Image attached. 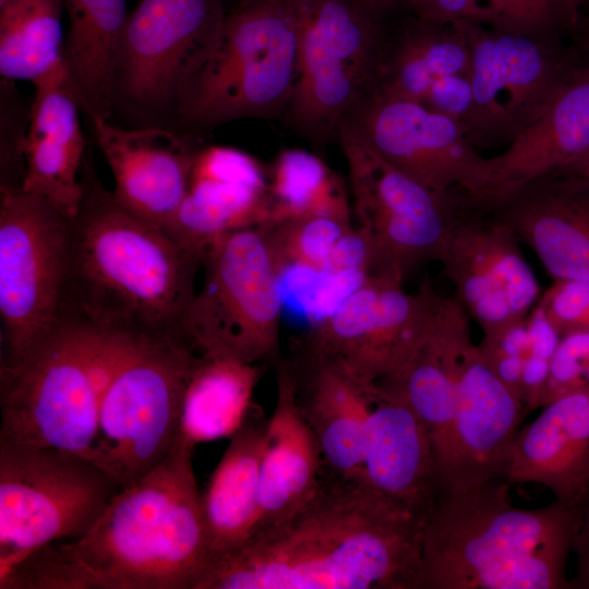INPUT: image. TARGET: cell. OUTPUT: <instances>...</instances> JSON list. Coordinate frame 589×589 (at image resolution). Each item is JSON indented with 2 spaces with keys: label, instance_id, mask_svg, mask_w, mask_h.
I'll list each match as a JSON object with an SVG mask.
<instances>
[{
  "label": "cell",
  "instance_id": "1",
  "mask_svg": "<svg viewBox=\"0 0 589 589\" xmlns=\"http://www.w3.org/2000/svg\"><path fill=\"white\" fill-rule=\"evenodd\" d=\"M424 521L321 476L303 508L215 560L194 589H420Z\"/></svg>",
  "mask_w": 589,
  "mask_h": 589
},
{
  "label": "cell",
  "instance_id": "2",
  "mask_svg": "<svg viewBox=\"0 0 589 589\" xmlns=\"http://www.w3.org/2000/svg\"><path fill=\"white\" fill-rule=\"evenodd\" d=\"M193 449L179 440L87 533L33 552L0 575V588L194 589L211 552Z\"/></svg>",
  "mask_w": 589,
  "mask_h": 589
},
{
  "label": "cell",
  "instance_id": "3",
  "mask_svg": "<svg viewBox=\"0 0 589 589\" xmlns=\"http://www.w3.org/2000/svg\"><path fill=\"white\" fill-rule=\"evenodd\" d=\"M80 179L82 197L68 221L60 317L132 337L188 338L183 321L202 255L120 205L88 156Z\"/></svg>",
  "mask_w": 589,
  "mask_h": 589
},
{
  "label": "cell",
  "instance_id": "4",
  "mask_svg": "<svg viewBox=\"0 0 589 589\" xmlns=\"http://www.w3.org/2000/svg\"><path fill=\"white\" fill-rule=\"evenodd\" d=\"M504 478L443 490L425 518L420 589H567L580 506H513Z\"/></svg>",
  "mask_w": 589,
  "mask_h": 589
},
{
  "label": "cell",
  "instance_id": "5",
  "mask_svg": "<svg viewBox=\"0 0 589 589\" xmlns=\"http://www.w3.org/2000/svg\"><path fill=\"white\" fill-rule=\"evenodd\" d=\"M134 337L61 317L1 363V444L52 447L92 460L105 390Z\"/></svg>",
  "mask_w": 589,
  "mask_h": 589
},
{
  "label": "cell",
  "instance_id": "6",
  "mask_svg": "<svg viewBox=\"0 0 589 589\" xmlns=\"http://www.w3.org/2000/svg\"><path fill=\"white\" fill-rule=\"evenodd\" d=\"M292 0H245L226 14L217 43L187 87L176 117L208 128L286 112L297 76Z\"/></svg>",
  "mask_w": 589,
  "mask_h": 589
},
{
  "label": "cell",
  "instance_id": "7",
  "mask_svg": "<svg viewBox=\"0 0 589 589\" xmlns=\"http://www.w3.org/2000/svg\"><path fill=\"white\" fill-rule=\"evenodd\" d=\"M203 353L185 337H134L103 396L92 461L129 488L179 441L184 393Z\"/></svg>",
  "mask_w": 589,
  "mask_h": 589
},
{
  "label": "cell",
  "instance_id": "8",
  "mask_svg": "<svg viewBox=\"0 0 589 589\" xmlns=\"http://www.w3.org/2000/svg\"><path fill=\"white\" fill-rule=\"evenodd\" d=\"M203 283L183 329L203 354L257 364L277 358L283 263L266 226L225 233L204 250Z\"/></svg>",
  "mask_w": 589,
  "mask_h": 589
},
{
  "label": "cell",
  "instance_id": "9",
  "mask_svg": "<svg viewBox=\"0 0 589 589\" xmlns=\"http://www.w3.org/2000/svg\"><path fill=\"white\" fill-rule=\"evenodd\" d=\"M121 490L82 456L0 443V574L47 544L83 537Z\"/></svg>",
  "mask_w": 589,
  "mask_h": 589
},
{
  "label": "cell",
  "instance_id": "10",
  "mask_svg": "<svg viewBox=\"0 0 589 589\" xmlns=\"http://www.w3.org/2000/svg\"><path fill=\"white\" fill-rule=\"evenodd\" d=\"M470 55L472 106L464 131L474 147L508 146L549 108L586 61L563 36L453 22Z\"/></svg>",
  "mask_w": 589,
  "mask_h": 589
},
{
  "label": "cell",
  "instance_id": "11",
  "mask_svg": "<svg viewBox=\"0 0 589 589\" xmlns=\"http://www.w3.org/2000/svg\"><path fill=\"white\" fill-rule=\"evenodd\" d=\"M345 156L357 227L373 255V276L399 283L440 260L460 191L436 192L382 159L347 121L337 134Z\"/></svg>",
  "mask_w": 589,
  "mask_h": 589
},
{
  "label": "cell",
  "instance_id": "12",
  "mask_svg": "<svg viewBox=\"0 0 589 589\" xmlns=\"http://www.w3.org/2000/svg\"><path fill=\"white\" fill-rule=\"evenodd\" d=\"M292 1L297 76L286 112L302 134L327 140L365 95L384 26L353 0Z\"/></svg>",
  "mask_w": 589,
  "mask_h": 589
},
{
  "label": "cell",
  "instance_id": "13",
  "mask_svg": "<svg viewBox=\"0 0 589 589\" xmlns=\"http://www.w3.org/2000/svg\"><path fill=\"white\" fill-rule=\"evenodd\" d=\"M226 13L221 0H140L119 44L115 106L158 125L173 112L213 51Z\"/></svg>",
  "mask_w": 589,
  "mask_h": 589
},
{
  "label": "cell",
  "instance_id": "14",
  "mask_svg": "<svg viewBox=\"0 0 589 589\" xmlns=\"http://www.w3.org/2000/svg\"><path fill=\"white\" fill-rule=\"evenodd\" d=\"M0 192L1 363H7L59 321L69 217L21 188Z\"/></svg>",
  "mask_w": 589,
  "mask_h": 589
},
{
  "label": "cell",
  "instance_id": "15",
  "mask_svg": "<svg viewBox=\"0 0 589 589\" xmlns=\"http://www.w3.org/2000/svg\"><path fill=\"white\" fill-rule=\"evenodd\" d=\"M435 293L428 280L411 294L402 283L368 277L314 324L298 351L330 361L368 385L392 378L424 341Z\"/></svg>",
  "mask_w": 589,
  "mask_h": 589
},
{
  "label": "cell",
  "instance_id": "16",
  "mask_svg": "<svg viewBox=\"0 0 589 589\" xmlns=\"http://www.w3.org/2000/svg\"><path fill=\"white\" fill-rule=\"evenodd\" d=\"M519 242L486 197L460 192L438 262L483 336L522 320L541 294Z\"/></svg>",
  "mask_w": 589,
  "mask_h": 589
},
{
  "label": "cell",
  "instance_id": "17",
  "mask_svg": "<svg viewBox=\"0 0 589 589\" xmlns=\"http://www.w3.org/2000/svg\"><path fill=\"white\" fill-rule=\"evenodd\" d=\"M344 121L382 159L436 192L492 189L489 158L456 121L421 103L365 94Z\"/></svg>",
  "mask_w": 589,
  "mask_h": 589
},
{
  "label": "cell",
  "instance_id": "18",
  "mask_svg": "<svg viewBox=\"0 0 589 589\" xmlns=\"http://www.w3.org/2000/svg\"><path fill=\"white\" fill-rule=\"evenodd\" d=\"M553 279L589 281V182L564 168L483 195Z\"/></svg>",
  "mask_w": 589,
  "mask_h": 589
},
{
  "label": "cell",
  "instance_id": "19",
  "mask_svg": "<svg viewBox=\"0 0 589 589\" xmlns=\"http://www.w3.org/2000/svg\"><path fill=\"white\" fill-rule=\"evenodd\" d=\"M88 119L111 169L117 202L165 228L184 199L191 168L202 146L189 134L160 125L130 130L115 125L109 119Z\"/></svg>",
  "mask_w": 589,
  "mask_h": 589
},
{
  "label": "cell",
  "instance_id": "20",
  "mask_svg": "<svg viewBox=\"0 0 589 589\" xmlns=\"http://www.w3.org/2000/svg\"><path fill=\"white\" fill-rule=\"evenodd\" d=\"M526 414L521 400L492 372L478 346L470 344L461 359L450 459L441 491L504 478Z\"/></svg>",
  "mask_w": 589,
  "mask_h": 589
},
{
  "label": "cell",
  "instance_id": "21",
  "mask_svg": "<svg viewBox=\"0 0 589 589\" xmlns=\"http://www.w3.org/2000/svg\"><path fill=\"white\" fill-rule=\"evenodd\" d=\"M268 171L251 154L229 146H202L189 177L184 199L163 228L184 248L203 256L216 238L265 225Z\"/></svg>",
  "mask_w": 589,
  "mask_h": 589
},
{
  "label": "cell",
  "instance_id": "22",
  "mask_svg": "<svg viewBox=\"0 0 589 589\" xmlns=\"http://www.w3.org/2000/svg\"><path fill=\"white\" fill-rule=\"evenodd\" d=\"M361 482L424 519L441 491L422 421L402 396L380 384L366 425Z\"/></svg>",
  "mask_w": 589,
  "mask_h": 589
},
{
  "label": "cell",
  "instance_id": "23",
  "mask_svg": "<svg viewBox=\"0 0 589 589\" xmlns=\"http://www.w3.org/2000/svg\"><path fill=\"white\" fill-rule=\"evenodd\" d=\"M289 364L299 411L318 445L321 476L361 482L376 384H364L337 364L299 351Z\"/></svg>",
  "mask_w": 589,
  "mask_h": 589
},
{
  "label": "cell",
  "instance_id": "24",
  "mask_svg": "<svg viewBox=\"0 0 589 589\" xmlns=\"http://www.w3.org/2000/svg\"><path fill=\"white\" fill-rule=\"evenodd\" d=\"M35 96L22 141V190L48 200L71 218L82 197L80 173L85 139L79 97L64 63L33 83Z\"/></svg>",
  "mask_w": 589,
  "mask_h": 589
},
{
  "label": "cell",
  "instance_id": "25",
  "mask_svg": "<svg viewBox=\"0 0 589 589\" xmlns=\"http://www.w3.org/2000/svg\"><path fill=\"white\" fill-rule=\"evenodd\" d=\"M469 317L455 297L435 293L424 341L396 376L377 383L402 396L422 421L433 447L440 488L449 466L461 359L472 344Z\"/></svg>",
  "mask_w": 589,
  "mask_h": 589
},
{
  "label": "cell",
  "instance_id": "26",
  "mask_svg": "<svg viewBox=\"0 0 589 589\" xmlns=\"http://www.w3.org/2000/svg\"><path fill=\"white\" fill-rule=\"evenodd\" d=\"M519 429L504 479L538 483L554 500L580 506L589 491V386L558 397Z\"/></svg>",
  "mask_w": 589,
  "mask_h": 589
},
{
  "label": "cell",
  "instance_id": "27",
  "mask_svg": "<svg viewBox=\"0 0 589 589\" xmlns=\"http://www.w3.org/2000/svg\"><path fill=\"white\" fill-rule=\"evenodd\" d=\"M276 385L261 464L260 513L253 534L294 516L314 496L321 481L318 445L299 411L289 360L278 362Z\"/></svg>",
  "mask_w": 589,
  "mask_h": 589
},
{
  "label": "cell",
  "instance_id": "28",
  "mask_svg": "<svg viewBox=\"0 0 589 589\" xmlns=\"http://www.w3.org/2000/svg\"><path fill=\"white\" fill-rule=\"evenodd\" d=\"M589 152V61L568 79L543 115L505 149L489 157L493 183L486 194H501L562 168Z\"/></svg>",
  "mask_w": 589,
  "mask_h": 589
},
{
  "label": "cell",
  "instance_id": "29",
  "mask_svg": "<svg viewBox=\"0 0 589 589\" xmlns=\"http://www.w3.org/2000/svg\"><path fill=\"white\" fill-rule=\"evenodd\" d=\"M267 425L268 418L252 407L201 493L211 564L241 548L254 533Z\"/></svg>",
  "mask_w": 589,
  "mask_h": 589
},
{
  "label": "cell",
  "instance_id": "30",
  "mask_svg": "<svg viewBox=\"0 0 589 589\" xmlns=\"http://www.w3.org/2000/svg\"><path fill=\"white\" fill-rule=\"evenodd\" d=\"M469 72V49L455 24L411 14L383 28L365 94L422 103L437 79Z\"/></svg>",
  "mask_w": 589,
  "mask_h": 589
},
{
  "label": "cell",
  "instance_id": "31",
  "mask_svg": "<svg viewBox=\"0 0 589 589\" xmlns=\"http://www.w3.org/2000/svg\"><path fill=\"white\" fill-rule=\"evenodd\" d=\"M69 29L63 63L88 118L115 108L116 63L128 19L125 0H64Z\"/></svg>",
  "mask_w": 589,
  "mask_h": 589
},
{
  "label": "cell",
  "instance_id": "32",
  "mask_svg": "<svg viewBox=\"0 0 589 589\" xmlns=\"http://www.w3.org/2000/svg\"><path fill=\"white\" fill-rule=\"evenodd\" d=\"M260 373L257 364L203 354L184 393L179 440L195 447L231 437L253 407Z\"/></svg>",
  "mask_w": 589,
  "mask_h": 589
},
{
  "label": "cell",
  "instance_id": "33",
  "mask_svg": "<svg viewBox=\"0 0 589 589\" xmlns=\"http://www.w3.org/2000/svg\"><path fill=\"white\" fill-rule=\"evenodd\" d=\"M64 0H0V74L44 77L63 63Z\"/></svg>",
  "mask_w": 589,
  "mask_h": 589
},
{
  "label": "cell",
  "instance_id": "34",
  "mask_svg": "<svg viewBox=\"0 0 589 589\" xmlns=\"http://www.w3.org/2000/svg\"><path fill=\"white\" fill-rule=\"evenodd\" d=\"M351 216L341 178L318 155L285 148L268 170V214L264 226L310 215Z\"/></svg>",
  "mask_w": 589,
  "mask_h": 589
},
{
  "label": "cell",
  "instance_id": "35",
  "mask_svg": "<svg viewBox=\"0 0 589 589\" xmlns=\"http://www.w3.org/2000/svg\"><path fill=\"white\" fill-rule=\"evenodd\" d=\"M266 227L285 272L294 267L320 276L354 228L351 216L333 214L310 215Z\"/></svg>",
  "mask_w": 589,
  "mask_h": 589
},
{
  "label": "cell",
  "instance_id": "36",
  "mask_svg": "<svg viewBox=\"0 0 589 589\" xmlns=\"http://www.w3.org/2000/svg\"><path fill=\"white\" fill-rule=\"evenodd\" d=\"M492 372L520 399V382L531 341L526 316L503 329L483 336L477 345Z\"/></svg>",
  "mask_w": 589,
  "mask_h": 589
},
{
  "label": "cell",
  "instance_id": "37",
  "mask_svg": "<svg viewBox=\"0 0 589 589\" xmlns=\"http://www.w3.org/2000/svg\"><path fill=\"white\" fill-rule=\"evenodd\" d=\"M586 386H589V329H578L562 336L552 357L545 405Z\"/></svg>",
  "mask_w": 589,
  "mask_h": 589
},
{
  "label": "cell",
  "instance_id": "38",
  "mask_svg": "<svg viewBox=\"0 0 589 589\" xmlns=\"http://www.w3.org/2000/svg\"><path fill=\"white\" fill-rule=\"evenodd\" d=\"M537 303L561 336L589 329V281L554 279Z\"/></svg>",
  "mask_w": 589,
  "mask_h": 589
},
{
  "label": "cell",
  "instance_id": "39",
  "mask_svg": "<svg viewBox=\"0 0 589 589\" xmlns=\"http://www.w3.org/2000/svg\"><path fill=\"white\" fill-rule=\"evenodd\" d=\"M411 13L420 19L453 23L469 20L494 28H500L497 15L480 0H406Z\"/></svg>",
  "mask_w": 589,
  "mask_h": 589
},
{
  "label": "cell",
  "instance_id": "40",
  "mask_svg": "<svg viewBox=\"0 0 589 589\" xmlns=\"http://www.w3.org/2000/svg\"><path fill=\"white\" fill-rule=\"evenodd\" d=\"M421 104L453 119L464 130L472 106L469 75L450 74L437 79Z\"/></svg>",
  "mask_w": 589,
  "mask_h": 589
},
{
  "label": "cell",
  "instance_id": "41",
  "mask_svg": "<svg viewBox=\"0 0 589 589\" xmlns=\"http://www.w3.org/2000/svg\"><path fill=\"white\" fill-rule=\"evenodd\" d=\"M480 1L485 3L497 15L500 20V28L497 29L520 34L549 33L540 26L525 0Z\"/></svg>",
  "mask_w": 589,
  "mask_h": 589
},
{
  "label": "cell",
  "instance_id": "42",
  "mask_svg": "<svg viewBox=\"0 0 589 589\" xmlns=\"http://www.w3.org/2000/svg\"><path fill=\"white\" fill-rule=\"evenodd\" d=\"M525 2L545 32L561 36L573 33L578 17L567 0H525Z\"/></svg>",
  "mask_w": 589,
  "mask_h": 589
},
{
  "label": "cell",
  "instance_id": "43",
  "mask_svg": "<svg viewBox=\"0 0 589 589\" xmlns=\"http://www.w3.org/2000/svg\"><path fill=\"white\" fill-rule=\"evenodd\" d=\"M573 552L576 554V573L569 579V588L589 589V491L580 505Z\"/></svg>",
  "mask_w": 589,
  "mask_h": 589
},
{
  "label": "cell",
  "instance_id": "44",
  "mask_svg": "<svg viewBox=\"0 0 589 589\" xmlns=\"http://www.w3.org/2000/svg\"><path fill=\"white\" fill-rule=\"evenodd\" d=\"M360 8L375 20L383 21L398 11L401 7L407 8L406 0H353Z\"/></svg>",
  "mask_w": 589,
  "mask_h": 589
},
{
  "label": "cell",
  "instance_id": "45",
  "mask_svg": "<svg viewBox=\"0 0 589 589\" xmlns=\"http://www.w3.org/2000/svg\"><path fill=\"white\" fill-rule=\"evenodd\" d=\"M585 13H579L576 26L573 31L575 46L582 57L589 61V0L584 4Z\"/></svg>",
  "mask_w": 589,
  "mask_h": 589
},
{
  "label": "cell",
  "instance_id": "46",
  "mask_svg": "<svg viewBox=\"0 0 589 589\" xmlns=\"http://www.w3.org/2000/svg\"><path fill=\"white\" fill-rule=\"evenodd\" d=\"M562 168L580 176L589 182V152Z\"/></svg>",
  "mask_w": 589,
  "mask_h": 589
},
{
  "label": "cell",
  "instance_id": "47",
  "mask_svg": "<svg viewBox=\"0 0 589 589\" xmlns=\"http://www.w3.org/2000/svg\"><path fill=\"white\" fill-rule=\"evenodd\" d=\"M586 1L587 0H567L572 11L577 17L579 16V12L581 8L584 7V4L586 3Z\"/></svg>",
  "mask_w": 589,
  "mask_h": 589
},
{
  "label": "cell",
  "instance_id": "48",
  "mask_svg": "<svg viewBox=\"0 0 589 589\" xmlns=\"http://www.w3.org/2000/svg\"><path fill=\"white\" fill-rule=\"evenodd\" d=\"M242 1H245V0H242ZM242 1H241V2H242Z\"/></svg>",
  "mask_w": 589,
  "mask_h": 589
}]
</instances>
